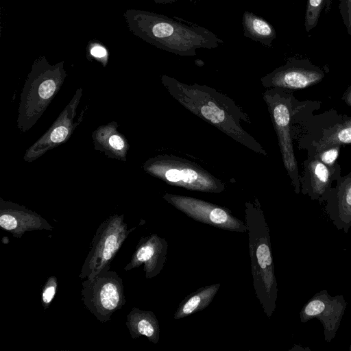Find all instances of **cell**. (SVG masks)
Masks as SVG:
<instances>
[{
    "mask_svg": "<svg viewBox=\"0 0 351 351\" xmlns=\"http://www.w3.org/2000/svg\"><path fill=\"white\" fill-rule=\"evenodd\" d=\"M161 81L184 108L252 152L267 156L262 145L241 126V121H250L231 98L206 85L187 84L165 75Z\"/></svg>",
    "mask_w": 351,
    "mask_h": 351,
    "instance_id": "obj_1",
    "label": "cell"
},
{
    "mask_svg": "<svg viewBox=\"0 0 351 351\" xmlns=\"http://www.w3.org/2000/svg\"><path fill=\"white\" fill-rule=\"evenodd\" d=\"M245 218L255 294L264 313L270 318L276 307L278 287L269 229L257 198L254 202H245Z\"/></svg>",
    "mask_w": 351,
    "mask_h": 351,
    "instance_id": "obj_2",
    "label": "cell"
},
{
    "mask_svg": "<svg viewBox=\"0 0 351 351\" xmlns=\"http://www.w3.org/2000/svg\"><path fill=\"white\" fill-rule=\"evenodd\" d=\"M143 169L168 184L190 191L219 193L226 188L221 180L199 165L173 155L150 158L143 164Z\"/></svg>",
    "mask_w": 351,
    "mask_h": 351,
    "instance_id": "obj_3",
    "label": "cell"
},
{
    "mask_svg": "<svg viewBox=\"0 0 351 351\" xmlns=\"http://www.w3.org/2000/svg\"><path fill=\"white\" fill-rule=\"evenodd\" d=\"M124 215L110 216L97 228L90 250L82 265L79 278L91 279L101 271L110 270L111 263L130 233Z\"/></svg>",
    "mask_w": 351,
    "mask_h": 351,
    "instance_id": "obj_4",
    "label": "cell"
},
{
    "mask_svg": "<svg viewBox=\"0 0 351 351\" xmlns=\"http://www.w3.org/2000/svg\"><path fill=\"white\" fill-rule=\"evenodd\" d=\"M287 90L279 88H266L263 97L278 137L284 167L295 192L298 194L300 192V174L291 134L293 101L292 95Z\"/></svg>",
    "mask_w": 351,
    "mask_h": 351,
    "instance_id": "obj_5",
    "label": "cell"
},
{
    "mask_svg": "<svg viewBox=\"0 0 351 351\" xmlns=\"http://www.w3.org/2000/svg\"><path fill=\"white\" fill-rule=\"evenodd\" d=\"M64 76L55 70L34 73L27 80L20 97L16 127L21 132L30 130L57 95Z\"/></svg>",
    "mask_w": 351,
    "mask_h": 351,
    "instance_id": "obj_6",
    "label": "cell"
},
{
    "mask_svg": "<svg viewBox=\"0 0 351 351\" xmlns=\"http://www.w3.org/2000/svg\"><path fill=\"white\" fill-rule=\"evenodd\" d=\"M82 300L85 307L102 323L126 303L122 278L114 271H101L82 283Z\"/></svg>",
    "mask_w": 351,
    "mask_h": 351,
    "instance_id": "obj_7",
    "label": "cell"
},
{
    "mask_svg": "<svg viewBox=\"0 0 351 351\" xmlns=\"http://www.w3.org/2000/svg\"><path fill=\"white\" fill-rule=\"evenodd\" d=\"M83 89L76 90L73 97L60 113L51 127L25 152L23 160L31 162L47 152L64 143L71 136L77 126L82 123L88 106L80 112L77 119V108L82 97Z\"/></svg>",
    "mask_w": 351,
    "mask_h": 351,
    "instance_id": "obj_8",
    "label": "cell"
},
{
    "mask_svg": "<svg viewBox=\"0 0 351 351\" xmlns=\"http://www.w3.org/2000/svg\"><path fill=\"white\" fill-rule=\"evenodd\" d=\"M162 198L193 219L226 230L245 232L246 223L225 207L186 195L166 193Z\"/></svg>",
    "mask_w": 351,
    "mask_h": 351,
    "instance_id": "obj_9",
    "label": "cell"
},
{
    "mask_svg": "<svg viewBox=\"0 0 351 351\" xmlns=\"http://www.w3.org/2000/svg\"><path fill=\"white\" fill-rule=\"evenodd\" d=\"M347 304L342 295L332 296L326 290H322L303 306L300 322L305 324L312 319H318L323 326L325 341L330 343L340 326Z\"/></svg>",
    "mask_w": 351,
    "mask_h": 351,
    "instance_id": "obj_10",
    "label": "cell"
},
{
    "mask_svg": "<svg viewBox=\"0 0 351 351\" xmlns=\"http://www.w3.org/2000/svg\"><path fill=\"white\" fill-rule=\"evenodd\" d=\"M324 76V71L313 64L309 60L292 58L262 77L261 82L266 88L298 90L320 82Z\"/></svg>",
    "mask_w": 351,
    "mask_h": 351,
    "instance_id": "obj_11",
    "label": "cell"
},
{
    "mask_svg": "<svg viewBox=\"0 0 351 351\" xmlns=\"http://www.w3.org/2000/svg\"><path fill=\"white\" fill-rule=\"evenodd\" d=\"M303 165V173L300 176V192L313 200L326 202L332 182L341 176L340 166L337 163L334 167H329L314 154L308 156Z\"/></svg>",
    "mask_w": 351,
    "mask_h": 351,
    "instance_id": "obj_12",
    "label": "cell"
},
{
    "mask_svg": "<svg viewBox=\"0 0 351 351\" xmlns=\"http://www.w3.org/2000/svg\"><path fill=\"white\" fill-rule=\"evenodd\" d=\"M0 226L16 238H21L26 232L54 228L40 214L2 198H0Z\"/></svg>",
    "mask_w": 351,
    "mask_h": 351,
    "instance_id": "obj_13",
    "label": "cell"
},
{
    "mask_svg": "<svg viewBox=\"0 0 351 351\" xmlns=\"http://www.w3.org/2000/svg\"><path fill=\"white\" fill-rule=\"evenodd\" d=\"M167 249L166 239L157 234L142 237L124 269L130 271L143 265L145 278H153L163 269L167 260Z\"/></svg>",
    "mask_w": 351,
    "mask_h": 351,
    "instance_id": "obj_14",
    "label": "cell"
},
{
    "mask_svg": "<svg viewBox=\"0 0 351 351\" xmlns=\"http://www.w3.org/2000/svg\"><path fill=\"white\" fill-rule=\"evenodd\" d=\"M325 202L326 212L334 226L348 232L351 228V171L336 180Z\"/></svg>",
    "mask_w": 351,
    "mask_h": 351,
    "instance_id": "obj_15",
    "label": "cell"
},
{
    "mask_svg": "<svg viewBox=\"0 0 351 351\" xmlns=\"http://www.w3.org/2000/svg\"><path fill=\"white\" fill-rule=\"evenodd\" d=\"M118 126L115 121L100 125L92 133L93 143L95 149L104 152L107 157L126 162L129 144L118 131Z\"/></svg>",
    "mask_w": 351,
    "mask_h": 351,
    "instance_id": "obj_16",
    "label": "cell"
},
{
    "mask_svg": "<svg viewBox=\"0 0 351 351\" xmlns=\"http://www.w3.org/2000/svg\"><path fill=\"white\" fill-rule=\"evenodd\" d=\"M125 326L133 339L145 336L152 343H158L160 338L159 322L152 311L133 307L126 316Z\"/></svg>",
    "mask_w": 351,
    "mask_h": 351,
    "instance_id": "obj_17",
    "label": "cell"
},
{
    "mask_svg": "<svg viewBox=\"0 0 351 351\" xmlns=\"http://www.w3.org/2000/svg\"><path fill=\"white\" fill-rule=\"evenodd\" d=\"M219 287V283L206 285L188 295L178 304L173 318L182 319L206 308L213 301Z\"/></svg>",
    "mask_w": 351,
    "mask_h": 351,
    "instance_id": "obj_18",
    "label": "cell"
},
{
    "mask_svg": "<svg viewBox=\"0 0 351 351\" xmlns=\"http://www.w3.org/2000/svg\"><path fill=\"white\" fill-rule=\"evenodd\" d=\"M242 25L245 37L266 47H271L276 38V32L273 25L251 12L245 11L243 13Z\"/></svg>",
    "mask_w": 351,
    "mask_h": 351,
    "instance_id": "obj_19",
    "label": "cell"
},
{
    "mask_svg": "<svg viewBox=\"0 0 351 351\" xmlns=\"http://www.w3.org/2000/svg\"><path fill=\"white\" fill-rule=\"evenodd\" d=\"M346 144H351V119L324 130L320 138L313 142L312 146L313 153H317L332 145Z\"/></svg>",
    "mask_w": 351,
    "mask_h": 351,
    "instance_id": "obj_20",
    "label": "cell"
},
{
    "mask_svg": "<svg viewBox=\"0 0 351 351\" xmlns=\"http://www.w3.org/2000/svg\"><path fill=\"white\" fill-rule=\"evenodd\" d=\"M331 6V0H307L304 16V27L307 33L318 23L321 14H327Z\"/></svg>",
    "mask_w": 351,
    "mask_h": 351,
    "instance_id": "obj_21",
    "label": "cell"
},
{
    "mask_svg": "<svg viewBox=\"0 0 351 351\" xmlns=\"http://www.w3.org/2000/svg\"><path fill=\"white\" fill-rule=\"evenodd\" d=\"M58 288V280L55 276H49L45 282L41 292V304L46 310L55 298Z\"/></svg>",
    "mask_w": 351,
    "mask_h": 351,
    "instance_id": "obj_22",
    "label": "cell"
},
{
    "mask_svg": "<svg viewBox=\"0 0 351 351\" xmlns=\"http://www.w3.org/2000/svg\"><path fill=\"white\" fill-rule=\"evenodd\" d=\"M341 145H335L330 146L314 154L322 162L329 167H334L337 162V159L339 156Z\"/></svg>",
    "mask_w": 351,
    "mask_h": 351,
    "instance_id": "obj_23",
    "label": "cell"
},
{
    "mask_svg": "<svg viewBox=\"0 0 351 351\" xmlns=\"http://www.w3.org/2000/svg\"><path fill=\"white\" fill-rule=\"evenodd\" d=\"M339 9L348 34L351 38V0H338Z\"/></svg>",
    "mask_w": 351,
    "mask_h": 351,
    "instance_id": "obj_24",
    "label": "cell"
},
{
    "mask_svg": "<svg viewBox=\"0 0 351 351\" xmlns=\"http://www.w3.org/2000/svg\"><path fill=\"white\" fill-rule=\"evenodd\" d=\"M91 55L96 58H103L106 55L104 48L100 46H95L90 50Z\"/></svg>",
    "mask_w": 351,
    "mask_h": 351,
    "instance_id": "obj_25",
    "label": "cell"
},
{
    "mask_svg": "<svg viewBox=\"0 0 351 351\" xmlns=\"http://www.w3.org/2000/svg\"><path fill=\"white\" fill-rule=\"evenodd\" d=\"M342 99L348 106L351 108V84L343 95Z\"/></svg>",
    "mask_w": 351,
    "mask_h": 351,
    "instance_id": "obj_26",
    "label": "cell"
},
{
    "mask_svg": "<svg viewBox=\"0 0 351 351\" xmlns=\"http://www.w3.org/2000/svg\"><path fill=\"white\" fill-rule=\"evenodd\" d=\"M159 1L166 2V3H173L177 0H159Z\"/></svg>",
    "mask_w": 351,
    "mask_h": 351,
    "instance_id": "obj_27",
    "label": "cell"
},
{
    "mask_svg": "<svg viewBox=\"0 0 351 351\" xmlns=\"http://www.w3.org/2000/svg\"><path fill=\"white\" fill-rule=\"evenodd\" d=\"M350 350H351V345H350Z\"/></svg>",
    "mask_w": 351,
    "mask_h": 351,
    "instance_id": "obj_28",
    "label": "cell"
}]
</instances>
